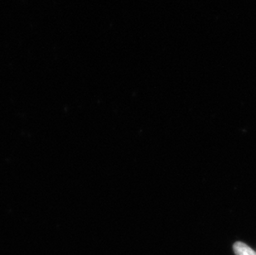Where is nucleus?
<instances>
[{"mask_svg":"<svg viewBox=\"0 0 256 255\" xmlns=\"http://www.w3.org/2000/svg\"><path fill=\"white\" fill-rule=\"evenodd\" d=\"M233 250L236 255H256L254 250L242 242L234 243Z\"/></svg>","mask_w":256,"mask_h":255,"instance_id":"1","label":"nucleus"}]
</instances>
